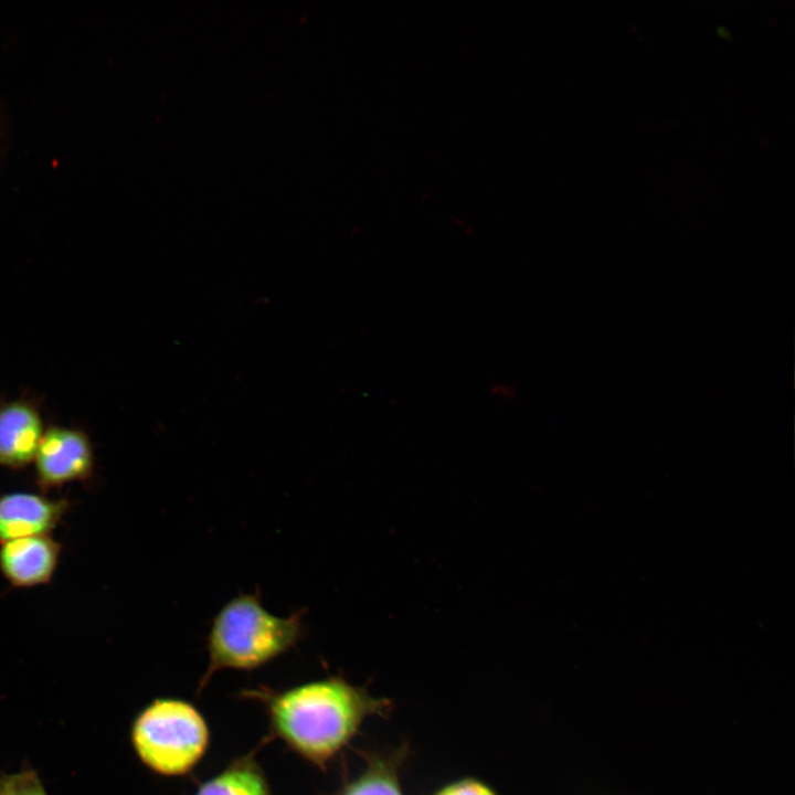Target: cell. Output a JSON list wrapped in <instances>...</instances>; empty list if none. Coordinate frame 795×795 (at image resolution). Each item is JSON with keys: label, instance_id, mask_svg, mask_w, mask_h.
<instances>
[{"label": "cell", "instance_id": "obj_1", "mask_svg": "<svg viewBox=\"0 0 795 795\" xmlns=\"http://www.w3.org/2000/svg\"><path fill=\"white\" fill-rule=\"evenodd\" d=\"M241 696L264 708L273 738L320 768L349 744L367 718L382 714L389 707L388 700L372 697L341 676L282 690L263 686Z\"/></svg>", "mask_w": 795, "mask_h": 795}, {"label": "cell", "instance_id": "obj_2", "mask_svg": "<svg viewBox=\"0 0 795 795\" xmlns=\"http://www.w3.org/2000/svg\"><path fill=\"white\" fill-rule=\"evenodd\" d=\"M305 610L287 617L266 611L259 593L241 594L214 616L206 637L208 668L199 692L221 669H257L296 646L306 635Z\"/></svg>", "mask_w": 795, "mask_h": 795}, {"label": "cell", "instance_id": "obj_3", "mask_svg": "<svg viewBox=\"0 0 795 795\" xmlns=\"http://www.w3.org/2000/svg\"><path fill=\"white\" fill-rule=\"evenodd\" d=\"M130 736L146 767L163 777H181L203 760L211 731L205 717L192 702L160 697L137 714Z\"/></svg>", "mask_w": 795, "mask_h": 795}, {"label": "cell", "instance_id": "obj_4", "mask_svg": "<svg viewBox=\"0 0 795 795\" xmlns=\"http://www.w3.org/2000/svg\"><path fill=\"white\" fill-rule=\"evenodd\" d=\"M94 448L81 428L52 425L45 428L38 447L34 466L42 489L87 479L94 469Z\"/></svg>", "mask_w": 795, "mask_h": 795}, {"label": "cell", "instance_id": "obj_5", "mask_svg": "<svg viewBox=\"0 0 795 795\" xmlns=\"http://www.w3.org/2000/svg\"><path fill=\"white\" fill-rule=\"evenodd\" d=\"M45 432L42 413L32 399L0 403V467L21 469L33 463Z\"/></svg>", "mask_w": 795, "mask_h": 795}, {"label": "cell", "instance_id": "obj_6", "mask_svg": "<svg viewBox=\"0 0 795 795\" xmlns=\"http://www.w3.org/2000/svg\"><path fill=\"white\" fill-rule=\"evenodd\" d=\"M61 545L47 536L13 539L0 543V571L15 587H34L51 581Z\"/></svg>", "mask_w": 795, "mask_h": 795}, {"label": "cell", "instance_id": "obj_7", "mask_svg": "<svg viewBox=\"0 0 795 795\" xmlns=\"http://www.w3.org/2000/svg\"><path fill=\"white\" fill-rule=\"evenodd\" d=\"M67 510V501L29 491L0 496V543L47 536Z\"/></svg>", "mask_w": 795, "mask_h": 795}, {"label": "cell", "instance_id": "obj_8", "mask_svg": "<svg viewBox=\"0 0 795 795\" xmlns=\"http://www.w3.org/2000/svg\"><path fill=\"white\" fill-rule=\"evenodd\" d=\"M256 752L233 759L219 773L203 781L193 795H273Z\"/></svg>", "mask_w": 795, "mask_h": 795}, {"label": "cell", "instance_id": "obj_9", "mask_svg": "<svg viewBox=\"0 0 795 795\" xmlns=\"http://www.w3.org/2000/svg\"><path fill=\"white\" fill-rule=\"evenodd\" d=\"M399 755H377L369 759L365 768L347 781L331 795H403Z\"/></svg>", "mask_w": 795, "mask_h": 795}, {"label": "cell", "instance_id": "obj_10", "mask_svg": "<svg viewBox=\"0 0 795 795\" xmlns=\"http://www.w3.org/2000/svg\"><path fill=\"white\" fill-rule=\"evenodd\" d=\"M0 795H46L33 771H23L0 778Z\"/></svg>", "mask_w": 795, "mask_h": 795}, {"label": "cell", "instance_id": "obj_11", "mask_svg": "<svg viewBox=\"0 0 795 795\" xmlns=\"http://www.w3.org/2000/svg\"><path fill=\"white\" fill-rule=\"evenodd\" d=\"M435 795H496L486 784L474 780L464 778L451 783L441 788Z\"/></svg>", "mask_w": 795, "mask_h": 795}]
</instances>
